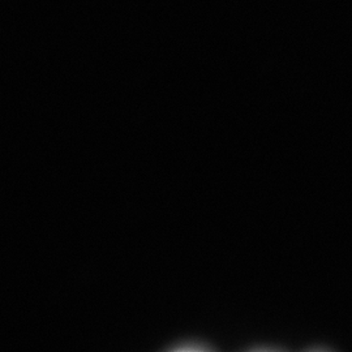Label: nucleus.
<instances>
[{
    "instance_id": "obj_1",
    "label": "nucleus",
    "mask_w": 352,
    "mask_h": 352,
    "mask_svg": "<svg viewBox=\"0 0 352 352\" xmlns=\"http://www.w3.org/2000/svg\"><path fill=\"white\" fill-rule=\"evenodd\" d=\"M170 350L174 352H199L210 351L212 347L208 346L204 342H197V340H187V342H180L177 344H174L170 347Z\"/></svg>"
}]
</instances>
